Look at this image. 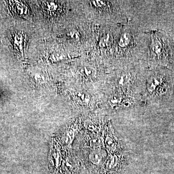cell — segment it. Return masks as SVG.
I'll return each mask as SVG.
<instances>
[{"instance_id":"6da1fadb","label":"cell","mask_w":174,"mask_h":174,"mask_svg":"<svg viewBox=\"0 0 174 174\" xmlns=\"http://www.w3.org/2000/svg\"><path fill=\"white\" fill-rule=\"evenodd\" d=\"M164 46L162 44V42L158 39L156 34H154L152 37V46L151 51L155 56L160 57L163 54V48H164Z\"/></svg>"},{"instance_id":"7a4b0ae2","label":"cell","mask_w":174,"mask_h":174,"mask_svg":"<svg viewBox=\"0 0 174 174\" xmlns=\"http://www.w3.org/2000/svg\"><path fill=\"white\" fill-rule=\"evenodd\" d=\"M90 160L93 164H98L102 161L103 158L102 153L101 151L98 150H95L92 151L90 156H89Z\"/></svg>"},{"instance_id":"3957f363","label":"cell","mask_w":174,"mask_h":174,"mask_svg":"<svg viewBox=\"0 0 174 174\" xmlns=\"http://www.w3.org/2000/svg\"><path fill=\"white\" fill-rule=\"evenodd\" d=\"M131 35L129 33H125L123 34L119 39V45L121 47H125L129 44L131 40Z\"/></svg>"},{"instance_id":"277c9868","label":"cell","mask_w":174,"mask_h":174,"mask_svg":"<svg viewBox=\"0 0 174 174\" xmlns=\"http://www.w3.org/2000/svg\"><path fill=\"white\" fill-rule=\"evenodd\" d=\"M153 79L148 85V90L150 93L153 92L156 89V87L158 86L159 83H160L159 79Z\"/></svg>"},{"instance_id":"5b68a950","label":"cell","mask_w":174,"mask_h":174,"mask_svg":"<svg viewBox=\"0 0 174 174\" xmlns=\"http://www.w3.org/2000/svg\"><path fill=\"white\" fill-rule=\"evenodd\" d=\"M120 98H118L117 97H113L112 98V99H111V104L112 106H116L117 104H118V103H119L120 102Z\"/></svg>"},{"instance_id":"8992f818","label":"cell","mask_w":174,"mask_h":174,"mask_svg":"<svg viewBox=\"0 0 174 174\" xmlns=\"http://www.w3.org/2000/svg\"><path fill=\"white\" fill-rule=\"evenodd\" d=\"M91 143L92 146L97 147V146H98V145H100V144H101V141L98 139H93V140H91Z\"/></svg>"}]
</instances>
